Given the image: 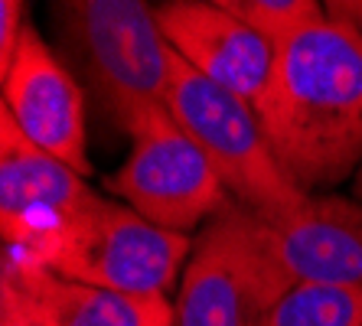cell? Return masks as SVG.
<instances>
[{
    "mask_svg": "<svg viewBox=\"0 0 362 326\" xmlns=\"http://www.w3.org/2000/svg\"><path fill=\"white\" fill-rule=\"evenodd\" d=\"M284 173L303 192H333L362 167V33L320 20L274 50L255 105Z\"/></svg>",
    "mask_w": 362,
    "mask_h": 326,
    "instance_id": "6da1fadb",
    "label": "cell"
},
{
    "mask_svg": "<svg viewBox=\"0 0 362 326\" xmlns=\"http://www.w3.org/2000/svg\"><path fill=\"white\" fill-rule=\"evenodd\" d=\"M62 62L118 131L167 105L173 50L147 0H52Z\"/></svg>",
    "mask_w": 362,
    "mask_h": 326,
    "instance_id": "7a4b0ae2",
    "label": "cell"
},
{
    "mask_svg": "<svg viewBox=\"0 0 362 326\" xmlns=\"http://www.w3.org/2000/svg\"><path fill=\"white\" fill-rule=\"evenodd\" d=\"M294 284L264 219L228 202L193 235L173 301L177 326H258Z\"/></svg>",
    "mask_w": 362,
    "mask_h": 326,
    "instance_id": "3957f363",
    "label": "cell"
},
{
    "mask_svg": "<svg viewBox=\"0 0 362 326\" xmlns=\"http://www.w3.org/2000/svg\"><path fill=\"white\" fill-rule=\"evenodd\" d=\"M167 111L209 157L232 199L262 219L294 209L307 196L284 173L255 105L199 76L177 52L170 69Z\"/></svg>",
    "mask_w": 362,
    "mask_h": 326,
    "instance_id": "277c9868",
    "label": "cell"
},
{
    "mask_svg": "<svg viewBox=\"0 0 362 326\" xmlns=\"http://www.w3.org/2000/svg\"><path fill=\"white\" fill-rule=\"evenodd\" d=\"M189 248L193 235L167 232L121 199L95 190L92 199L69 219V226L36 258L26 261L85 284L170 297L180 284Z\"/></svg>",
    "mask_w": 362,
    "mask_h": 326,
    "instance_id": "5b68a950",
    "label": "cell"
},
{
    "mask_svg": "<svg viewBox=\"0 0 362 326\" xmlns=\"http://www.w3.org/2000/svg\"><path fill=\"white\" fill-rule=\"evenodd\" d=\"M127 137L131 153L105 176V190L153 226L196 235L228 202H235L209 157L173 121L167 105L147 111Z\"/></svg>",
    "mask_w": 362,
    "mask_h": 326,
    "instance_id": "8992f818",
    "label": "cell"
},
{
    "mask_svg": "<svg viewBox=\"0 0 362 326\" xmlns=\"http://www.w3.org/2000/svg\"><path fill=\"white\" fill-rule=\"evenodd\" d=\"M4 72V111L40 151L52 153L82 176H92L88 160V121H85L82 82L62 56L42 40L36 26L20 33Z\"/></svg>",
    "mask_w": 362,
    "mask_h": 326,
    "instance_id": "52a82bcc",
    "label": "cell"
},
{
    "mask_svg": "<svg viewBox=\"0 0 362 326\" xmlns=\"http://www.w3.org/2000/svg\"><path fill=\"white\" fill-rule=\"evenodd\" d=\"M95 196L88 176L26 141L0 111V228L4 255L36 258Z\"/></svg>",
    "mask_w": 362,
    "mask_h": 326,
    "instance_id": "ba28073f",
    "label": "cell"
},
{
    "mask_svg": "<svg viewBox=\"0 0 362 326\" xmlns=\"http://www.w3.org/2000/svg\"><path fill=\"white\" fill-rule=\"evenodd\" d=\"M157 23L170 50L209 82L258 105L274 66V42L212 0H163Z\"/></svg>",
    "mask_w": 362,
    "mask_h": 326,
    "instance_id": "9c48e42d",
    "label": "cell"
},
{
    "mask_svg": "<svg viewBox=\"0 0 362 326\" xmlns=\"http://www.w3.org/2000/svg\"><path fill=\"white\" fill-rule=\"evenodd\" d=\"M0 287L23 303L36 326H177V307L167 293L85 284L13 255L0 261Z\"/></svg>",
    "mask_w": 362,
    "mask_h": 326,
    "instance_id": "30bf717a",
    "label": "cell"
},
{
    "mask_svg": "<svg viewBox=\"0 0 362 326\" xmlns=\"http://www.w3.org/2000/svg\"><path fill=\"white\" fill-rule=\"evenodd\" d=\"M264 226L294 281L362 291V202L356 196L307 192Z\"/></svg>",
    "mask_w": 362,
    "mask_h": 326,
    "instance_id": "8fae6325",
    "label": "cell"
},
{
    "mask_svg": "<svg viewBox=\"0 0 362 326\" xmlns=\"http://www.w3.org/2000/svg\"><path fill=\"white\" fill-rule=\"evenodd\" d=\"M258 326H362V291L297 281Z\"/></svg>",
    "mask_w": 362,
    "mask_h": 326,
    "instance_id": "7c38bea8",
    "label": "cell"
},
{
    "mask_svg": "<svg viewBox=\"0 0 362 326\" xmlns=\"http://www.w3.org/2000/svg\"><path fill=\"white\" fill-rule=\"evenodd\" d=\"M212 4L248 23L252 30H258L274 46H281L307 26L327 20L323 0H212Z\"/></svg>",
    "mask_w": 362,
    "mask_h": 326,
    "instance_id": "4fadbf2b",
    "label": "cell"
},
{
    "mask_svg": "<svg viewBox=\"0 0 362 326\" xmlns=\"http://www.w3.org/2000/svg\"><path fill=\"white\" fill-rule=\"evenodd\" d=\"M23 13H26V0H0V66L13 56L20 33L30 26Z\"/></svg>",
    "mask_w": 362,
    "mask_h": 326,
    "instance_id": "5bb4252c",
    "label": "cell"
},
{
    "mask_svg": "<svg viewBox=\"0 0 362 326\" xmlns=\"http://www.w3.org/2000/svg\"><path fill=\"white\" fill-rule=\"evenodd\" d=\"M323 7L329 20H339L362 33V0H323Z\"/></svg>",
    "mask_w": 362,
    "mask_h": 326,
    "instance_id": "9a60e30c",
    "label": "cell"
},
{
    "mask_svg": "<svg viewBox=\"0 0 362 326\" xmlns=\"http://www.w3.org/2000/svg\"><path fill=\"white\" fill-rule=\"evenodd\" d=\"M0 326H36V320L26 313L23 303L4 287H0Z\"/></svg>",
    "mask_w": 362,
    "mask_h": 326,
    "instance_id": "2e32d148",
    "label": "cell"
},
{
    "mask_svg": "<svg viewBox=\"0 0 362 326\" xmlns=\"http://www.w3.org/2000/svg\"><path fill=\"white\" fill-rule=\"evenodd\" d=\"M349 186H353V196L362 202V167L356 170V176H353V180H349Z\"/></svg>",
    "mask_w": 362,
    "mask_h": 326,
    "instance_id": "e0dca14e",
    "label": "cell"
}]
</instances>
